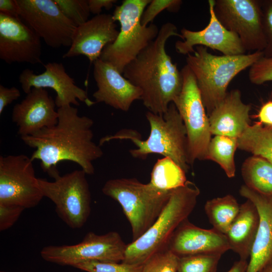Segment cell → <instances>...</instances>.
<instances>
[{
  "label": "cell",
  "mask_w": 272,
  "mask_h": 272,
  "mask_svg": "<svg viewBox=\"0 0 272 272\" xmlns=\"http://www.w3.org/2000/svg\"><path fill=\"white\" fill-rule=\"evenodd\" d=\"M57 110L56 124L21 137L26 145L35 149L32 160H39L43 171L53 179L60 175L57 165L63 161L73 162L87 174H93V162L103 156V152L93 141V120L80 116L78 108L72 105Z\"/></svg>",
  "instance_id": "1"
},
{
  "label": "cell",
  "mask_w": 272,
  "mask_h": 272,
  "mask_svg": "<svg viewBox=\"0 0 272 272\" xmlns=\"http://www.w3.org/2000/svg\"><path fill=\"white\" fill-rule=\"evenodd\" d=\"M182 38L177 27L166 22L157 37L124 69L123 75L142 92L141 100L149 111L162 115L180 94L183 84L181 71L166 52L170 37Z\"/></svg>",
  "instance_id": "2"
},
{
  "label": "cell",
  "mask_w": 272,
  "mask_h": 272,
  "mask_svg": "<svg viewBox=\"0 0 272 272\" xmlns=\"http://www.w3.org/2000/svg\"><path fill=\"white\" fill-rule=\"evenodd\" d=\"M146 116L150 127L149 136L146 140H142L137 131L126 129L102 138L99 145L115 139L128 140L137 147L129 150L132 157L145 159L151 154H161L172 159L187 173L189 165L186 131L175 104L170 103L162 115L148 111Z\"/></svg>",
  "instance_id": "3"
},
{
  "label": "cell",
  "mask_w": 272,
  "mask_h": 272,
  "mask_svg": "<svg viewBox=\"0 0 272 272\" xmlns=\"http://www.w3.org/2000/svg\"><path fill=\"white\" fill-rule=\"evenodd\" d=\"M200 190L192 182L174 189L154 224L141 236L127 245L123 262L143 265L155 253L167 248L179 226L195 207Z\"/></svg>",
  "instance_id": "4"
},
{
  "label": "cell",
  "mask_w": 272,
  "mask_h": 272,
  "mask_svg": "<svg viewBox=\"0 0 272 272\" xmlns=\"http://www.w3.org/2000/svg\"><path fill=\"white\" fill-rule=\"evenodd\" d=\"M186 64L193 73L208 116L225 98L228 86L239 73L263 56L262 51L237 55H215L197 46Z\"/></svg>",
  "instance_id": "5"
},
{
  "label": "cell",
  "mask_w": 272,
  "mask_h": 272,
  "mask_svg": "<svg viewBox=\"0 0 272 272\" xmlns=\"http://www.w3.org/2000/svg\"><path fill=\"white\" fill-rule=\"evenodd\" d=\"M102 192L122 208L131 228L132 241L144 234L156 221L167 204L172 191L159 189L135 178L107 181Z\"/></svg>",
  "instance_id": "6"
},
{
  "label": "cell",
  "mask_w": 272,
  "mask_h": 272,
  "mask_svg": "<svg viewBox=\"0 0 272 272\" xmlns=\"http://www.w3.org/2000/svg\"><path fill=\"white\" fill-rule=\"evenodd\" d=\"M150 2L124 0L113 12V19L119 22L120 30L115 41L104 47L99 58L121 74L158 34L157 25L151 23L144 26L141 22L142 14Z\"/></svg>",
  "instance_id": "7"
},
{
  "label": "cell",
  "mask_w": 272,
  "mask_h": 272,
  "mask_svg": "<svg viewBox=\"0 0 272 272\" xmlns=\"http://www.w3.org/2000/svg\"><path fill=\"white\" fill-rule=\"evenodd\" d=\"M180 71L182 88L173 103L186 129L188 163L192 165L196 160H207L208 149L212 134L195 78L187 64Z\"/></svg>",
  "instance_id": "8"
},
{
  "label": "cell",
  "mask_w": 272,
  "mask_h": 272,
  "mask_svg": "<svg viewBox=\"0 0 272 272\" xmlns=\"http://www.w3.org/2000/svg\"><path fill=\"white\" fill-rule=\"evenodd\" d=\"M86 175L83 170H76L53 181L38 178L43 196L54 203L58 217L73 229L82 228L90 214L91 195Z\"/></svg>",
  "instance_id": "9"
},
{
  "label": "cell",
  "mask_w": 272,
  "mask_h": 272,
  "mask_svg": "<svg viewBox=\"0 0 272 272\" xmlns=\"http://www.w3.org/2000/svg\"><path fill=\"white\" fill-rule=\"evenodd\" d=\"M127 245L116 232L102 235L90 232L78 244L46 246L40 253L47 262L74 267L80 263L92 260L122 262Z\"/></svg>",
  "instance_id": "10"
},
{
  "label": "cell",
  "mask_w": 272,
  "mask_h": 272,
  "mask_svg": "<svg viewBox=\"0 0 272 272\" xmlns=\"http://www.w3.org/2000/svg\"><path fill=\"white\" fill-rule=\"evenodd\" d=\"M44 197L31 157L23 154L0 157V203L26 209Z\"/></svg>",
  "instance_id": "11"
},
{
  "label": "cell",
  "mask_w": 272,
  "mask_h": 272,
  "mask_svg": "<svg viewBox=\"0 0 272 272\" xmlns=\"http://www.w3.org/2000/svg\"><path fill=\"white\" fill-rule=\"evenodd\" d=\"M221 24L236 34L246 51H263L266 42L260 0H215Z\"/></svg>",
  "instance_id": "12"
},
{
  "label": "cell",
  "mask_w": 272,
  "mask_h": 272,
  "mask_svg": "<svg viewBox=\"0 0 272 272\" xmlns=\"http://www.w3.org/2000/svg\"><path fill=\"white\" fill-rule=\"evenodd\" d=\"M20 17L48 46L70 47L77 26L54 0H16Z\"/></svg>",
  "instance_id": "13"
},
{
  "label": "cell",
  "mask_w": 272,
  "mask_h": 272,
  "mask_svg": "<svg viewBox=\"0 0 272 272\" xmlns=\"http://www.w3.org/2000/svg\"><path fill=\"white\" fill-rule=\"evenodd\" d=\"M41 38L20 18L0 13V58L8 64L41 62Z\"/></svg>",
  "instance_id": "14"
},
{
  "label": "cell",
  "mask_w": 272,
  "mask_h": 272,
  "mask_svg": "<svg viewBox=\"0 0 272 272\" xmlns=\"http://www.w3.org/2000/svg\"><path fill=\"white\" fill-rule=\"evenodd\" d=\"M44 67L45 71L40 74H36L28 69L20 74L19 82L24 93H28L33 88H51L56 93L54 101L58 108L72 104L79 106L78 100L89 107L96 103L89 98L84 89L75 84L61 63L48 62Z\"/></svg>",
  "instance_id": "15"
},
{
  "label": "cell",
  "mask_w": 272,
  "mask_h": 272,
  "mask_svg": "<svg viewBox=\"0 0 272 272\" xmlns=\"http://www.w3.org/2000/svg\"><path fill=\"white\" fill-rule=\"evenodd\" d=\"M210 15V21L203 29L194 31L185 28L181 30L182 41L175 44L176 51L188 55L194 52V46H202L221 52L224 55H237L245 54L239 37L226 29L216 17L214 12L215 0L208 1Z\"/></svg>",
  "instance_id": "16"
},
{
  "label": "cell",
  "mask_w": 272,
  "mask_h": 272,
  "mask_svg": "<svg viewBox=\"0 0 272 272\" xmlns=\"http://www.w3.org/2000/svg\"><path fill=\"white\" fill-rule=\"evenodd\" d=\"M93 64V76L97 86V90L93 94L96 103H104L127 112L134 101L141 100V90L112 65L100 58Z\"/></svg>",
  "instance_id": "17"
},
{
  "label": "cell",
  "mask_w": 272,
  "mask_h": 272,
  "mask_svg": "<svg viewBox=\"0 0 272 272\" xmlns=\"http://www.w3.org/2000/svg\"><path fill=\"white\" fill-rule=\"evenodd\" d=\"M119 33L112 15H95L77 27L72 44L62 57L85 55L93 63L99 58L104 47L115 41Z\"/></svg>",
  "instance_id": "18"
},
{
  "label": "cell",
  "mask_w": 272,
  "mask_h": 272,
  "mask_svg": "<svg viewBox=\"0 0 272 272\" xmlns=\"http://www.w3.org/2000/svg\"><path fill=\"white\" fill-rule=\"evenodd\" d=\"M13 107L12 118L21 137L32 135L56 124L58 112L55 101L44 88H33Z\"/></svg>",
  "instance_id": "19"
},
{
  "label": "cell",
  "mask_w": 272,
  "mask_h": 272,
  "mask_svg": "<svg viewBox=\"0 0 272 272\" xmlns=\"http://www.w3.org/2000/svg\"><path fill=\"white\" fill-rule=\"evenodd\" d=\"M239 193L253 203L258 213V226L247 272H260L272 264V195L261 194L245 185Z\"/></svg>",
  "instance_id": "20"
},
{
  "label": "cell",
  "mask_w": 272,
  "mask_h": 272,
  "mask_svg": "<svg viewBox=\"0 0 272 272\" xmlns=\"http://www.w3.org/2000/svg\"><path fill=\"white\" fill-rule=\"evenodd\" d=\"M167 248L179 256L202 253L223 254L230 250L225 234L214 228H199L187 219L175 230Z\"/></svg>",
  "instance_id": "21"
},
{
  "label": "cell",
  "mask_w": 272,
  "mask_h": 272,
  "mask_svg": "<svg viewBox=\"0 0 272 272\" xmlns=\"http://www.w3.org/2000/svg\"><path fill=\"white\" fill-rule=\"evenodd\" d=\"M250 104L242 100L238 89L228 92L223 101L208 116L212 135L238 139L250 122Z\"/></svg>",
  "instance_id": "22"
},
{
  "label": "cell",
  "mask_w": 272,
  "mask_h": 272,
  "mask_svg": "<svg viewBox=\"0 0 272 272\" xmlns=\"http://www.w3.org/2000/svg\"><path fill=\"white\" fill-rule=\"evenodd\" d=\"M259 223L257 210L250 200L240 205L239 213L225 234L230 250L236 253L240 259L250 257Z\"/></svg>",
  "instance_id": "23"
},
{
  "label": "cell",
  "mask_w": 272,
  "mask_h": 272,
  "mask_svg": "<svg viewBox=\"0 0 272 272\" xmlns=\"http://www.w3.org/2000/svg\"><path fill=\"white\" fill-rule=\"evenodd\" d=\"M237 141L238 149L272 163V126L259 122L249 124Z\"/></svg>",
  "instance_id": "24"
},
{
  "label": "cell",
  "mask_w": 272,
  "mask_h": 272,
  "mask_svg": "<svg viewBox=\"0 0 272 272\" xmlns=\"http://www.w3.org/2000/svg\"><path fill=\"white\" fill-rule=\"evenodd\" d=\"M245 185L264 195H272V163L258 156L246 159L241 167Z\"/></svg>",
  "instance_id": "25"
},
{
  "label": "cell",
  "mask_w": 272,
  "mask_h": 272,
  "mask_svg": "<svg viewBox=\"0 0 272 272\" xmlns=\"http://www.w3.org/2000/svg\"><path fill=\"white\" fill-rule=\"evenodd\" d=\"M240 206L233 195L227 194L208 200L204 209L213 228L225 234L237 216Z\"/></svg>",
  "instance_id": "26"
},
{
  "label": "cell",
  "mask_w": 272,
  "mask_h": 272,
  "mask_svg": "<svg viewBox=\"0 0 272 272\" xmlns=\"http://www.w3.org/2000/svg\"><path fill=\"white\" fill-rule=\"evenodd\" d=\"M185 174L172 159L164 157L155 163L149 183L159 189L172 191L185 184L187 181Z\"/></svg>",
  "instance_id": "27"
},
{
  "label": "cell",
  "mask_w": 272,
  "mask_h": 272,
  "mask_svg": "<svg viewBox=\"0 0 272 272\" xmlns=\"http://www.w3.org/2000/svg\"><path fill=\"white\" fill-rule=\"evenodd\" d=\"M238 148L237 139L224 135H215L208 149L207 160L218 163L229 178L235 175L234 155Z\"/></svg>",
  "instance_id": "28"
},
{
  "label": "cell",
  "mask_w": 272,
  "mask_h": 272,
  "mask_svg": "<svg viewBox=\"0 0 272 272\" xmlns=\"http://www.w3.org/2000/svg\"><path fill=\"white\" fill-rule=\"evenodd\" d=\"M222 255L202 253L179 256L177 272H216Z\"/></svg>",
  "instance_id": "29"
},
{
  "label": "cell",
  "mask_w": 272,
  "mask_h": 272,
  "mask_svg": "<svg viewBox=\"0 0 272 272\" xmlns=\"http://www.w3.org/2000/svg\"><path fill=\"white\" fill-rule=\"evenodd\" d=\"M179 256L166 248L151 256L143 264L142 272H177Z\"/></svg>",
  "instance_id": "30"
},
{
  "label": "cell",
  "mask_w": 272,
  "mask_h": 272,
  "mask_svg": "<svg viewBox=\"0 0 272 272\" xmlns=\"http://www.w3.org/2000/svg\"><path fill=\"white\" fill-rule=\"evenodd\" d=\"M62 13L77 27L88 20L90 12L88 0H54Z\"/></svg>",
  "instance_id": "31"
},
{
  "label": "cell",
  "mask_w": 272,
  "mask_h": 272,
  "mask_svg": "<svg viewBox=\"0 0 272 272\" xmlns=\"http://www.w3.org/2000/svg\"><path fill=\"white\" fill-rule=\"evenodd\" d=\"M143 266L123 262L92 260L80 263L74 267L86 272H142Z\"/></svg>",
  "instance_id": "32"
},
{
  "label": "cell",
  "mask_w": 272,
  "mask_h": 272,
  "mask_svg": "<svg viewBox=\"0 0 272 272\" xmlns=\"http://www.w3.org/2000/svg\"><path fill=\"white\" fill-rule=\"evenodd\" d=\"M182 3L181 0H151L142 14L141 20L142 25L148 26L159 13L164 10L173 13L178 12Z\"/></svg>",
  "instance_id": "33"
},
{
  "label": "cell",
  "mask_w": 272,
  "mask_h": 272,
  "mask_svg": "<svg viewBox=\"0 0 272 272\" xmlns=\"http://www.w3.org/2000/svg\"><path fill=\"white\" fill-rule=\"evenodd\" d=\"M248 78L255 85L272 81V57L262 56L254 62L250 67Z\"/></svg>",
  "instance_id": "34"
},
{
  "label": "cell",
  "mask_w": 272,
  "mask_h": 272,
  "mask_svg": "<svg viewBox=\"0 0 272 272\" xmlns=\"http://www.w3.org/2000/svg\"><path fill=\"white\" fill-rule=\"evenodd\" d=\"M266 45L263 56L272 57V0H260Z\"/></svg>",
  "instance_id": "35"
},
{
  "label": "cell",
  "mask_w": 272,
  "mask_h": 272,
  "mask_svg": "<svg viewBox=\"0 0 272 272\" xmlns=\"http://www.w3.org/2000/svg\"><path fill=\"white\" fill-rule=\"evenodd\" d=\"M25 209L20 206L0 203V231L11 228Z\"/></svg>",
  "instance_id": "36"
},
{
  "label": "cell",
  "mask_w": 272,
  "mask_h": 272,
  "mask_svg": "<svg viewBox=\"0 0 272 272\" xmlns=\"http://www.w3.org/2000/svg\"><path fill=\"white\" fill-rule=\"evenodd\" d=\"M21 96L20 90L15 87L7 88L0 85V114L5 108Z\"/></svg>",
  "instance_id": "37"
},
{
  "label": "cell",
  "mask_w": 272,
  "mask_h": 272,
  "mask_svg": "<svg viewBox=\"0 0 272 272\" xmlns=\"http://www.w3.org/2000/svg\"><path fill=\"white\" fill-rule=\"evenodd\" d=\"M0 13L20 18V8L16 0H0Z\"/></svg>",
  "instance_id": "38"
},
{
  "label": "cell",
  "mask_w": 272,
  "mask_h": 272,
  "mask_svg": "<svg viewBox=\"0 0 272 272\" xmlns=\"http://www.w3.org/2000/svg\"><path fill=\"white\" fill-rule=\"evenodd\" d=\"M90 13L96 15L100 14L102 9L108 10L117 2L116 0H88Z\"/></svg>",
  "instance_id": "39"
},
{
  "label": "cell",
  "mask_w": 272,
  "mask_h": 272,
  "mask_svg": "<svg viewBox=\"0 0 272 272\" xmlns=\"http://www.w3.org/2000/svg\"><path fill=\"white\" fill-rule=\"evenodd\" d=\"M257 117L259 123L272 126V100L266 102L261 106Z\"/></svg>",
  "instance_id": "40"
},
{
  "label": "cell",
  "mask_w": 272,
  "mask_h": 272,
  "mask_svg": "<svg viewBox=\"0 0 272 272\" xmlns=\"http://www.w3.org/2000/svg\"><path fill=\"white\" fill-rule=\"evenodd\" d=\"M248 262L247 260L240 259L234 263L232 267L227 272H247Z\"/></svg>",
  "instance_id": "41"
},
{
  "label": "cell",
  "mask_w": 272,
  "mask_h": 272,
  "mask_svg": "<svg viewBox=\"0 0 272 272\" xmlns=\"http://www.w3.org/2000/svg\"><path fill=\"white\" fill-rule=\"evenodd\" d=\"M260 272H272V264L266 266L263 269H262Z\"/></svg>",
  "instance_id": "42"
},
{
  "label": "cell",
  "mask_w": 272,
  "mask_h": 272,
  "mask_svg": "<svg viewBox=\"0 0 272 272\" xmlns=\"http://www.w3.org/2000/svg\"><path fill=\"white\" fill-rule=\"evenodd\" d=\"M1 272H6V271H1Z\"/></svg>",
  "instance_id": "43"
}]
</instances>
